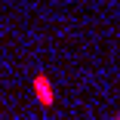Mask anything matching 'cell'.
Returning a JSON list of instances; mask_svg holds the SVG:
<instances>
[{"instance_id":"obj_1","label":"cell","mask_w":120,"mask_h":120,"mask_svg":"<svg viewBox=\"0 0 120 120\" xmlns=\"http://www.w3.org/2000/svg\"><path fill=\"white\" fill-rule=\"evenodd\" d=\"M34 89H37V102H40L43 108H49L56 95H52V86H49V80H46L43 74H37V77H34Z\"/></svg>"}]
</instances>
